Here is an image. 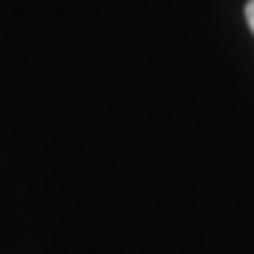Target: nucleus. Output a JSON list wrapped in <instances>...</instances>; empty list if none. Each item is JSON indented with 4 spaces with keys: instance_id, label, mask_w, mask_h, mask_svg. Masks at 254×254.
I'll return each mask as SVG.
<instances>
[{
    "instance_id": "nucleus-1",
    "label": "nucleus",
    "mask_w": 254,
    "mask_h": 254,
    "mask_svg": "<svg viewBox=\"0 0 254 254\" xmlns=\"http://www.w3.org/2000/svg\"><path fill=\"white\" fill-rule=\"evenodd\" d=\"M246 23H249V28H252V34H254V0L246 3Z\"/></svg>"
}]
</instances>
